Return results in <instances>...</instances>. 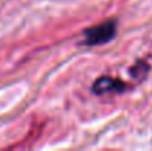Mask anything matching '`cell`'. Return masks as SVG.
<instances>
[{
	"label": "cell",
	"instance_id": "6da1fadb",
	"mask_svg": "<svg viewBox=\"0 0 152 151\" xmlns=\"http://www.w3.org/2000/svg\"><path fill=\"white\" fill-rule=\"evenodd\" d=\"M117 33V22L114 19L105 21L102 24H98L95 27H90L84 31V43L87 46H95V45H103L111 42L115 37Z\"/></svg>",
	"mask_w": 152,
	"mask_h": 151
},
{
	"label": "cell",
	"instance_id": "7a4b0ae2",
	"mask_svg": "<svg viewBox=\"0 0 152 151\" xmlns=\"http://www.w3.org/2000/svg\"><path fill=\"white\" fill-rule=\"evenodd\" d=\"M124 89H126V83L121 82V80H118V79H114V77H101L92 86V91L96 95L120 94Z\"/></svg>",
	"mask_w": 152,
	"mask_h": 151
}]
</instances>
